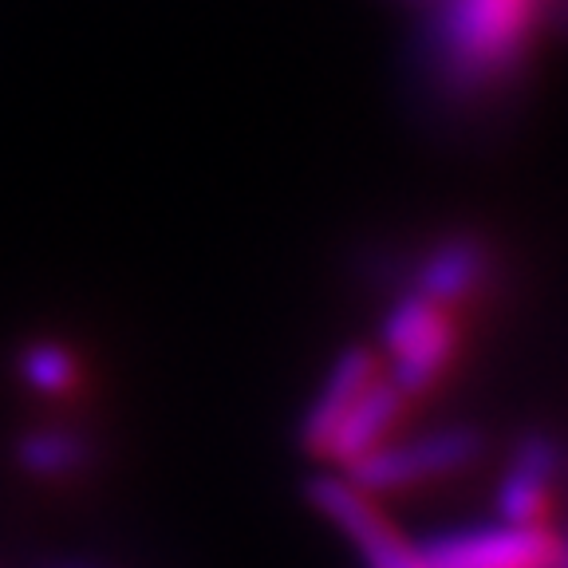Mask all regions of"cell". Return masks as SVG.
<instances>
[{
  "mask_svg": "<svg viewBox=\"0 0 568 568\" xmlns=\"http://www.w3.org/2000/svg\"><path fill=\"white\" fill-rule=\"evenodd\" d=\"M20 462H24V470L40 474V478H68V474L88 470L91 446L75 430L44 426V430H32L20 443Z\"/></svg>",
  "mask_w": 568,
  "mask_h": 568,
  "instance_id": "cell-10",
  "label": "cell"
},
{
  "mask_svg": "<svg viewBox=\"0 0 568 568\" xmlns=\"http://www.w3.org/2000/svg\"><path fill=\"white\" fill-rule=\"evenodd\" d=\"M415 399L383 367L379 347H352L328 367L301 418V446L328 470L359 458L407 430Z\"/></svg>",
  "mask_w": 568,
  "mask_h": 568,
  "instance_id": "cell-1",
  "label": "cell"
},
{
  "mask_svg": "<svg viewBox=\"0 0 568 568\" xmlns=\"http://www.w3.org/2000/svg\"><path fill=\"white\" fill-rule=\"evenodd\" d=\"M560 486H565V450L545 435L521 438L497 474L494 517L509 525H552Z\"/></svg>",
  "mask_w": 568,
  "mask_h": 568,
  "instance_id": "cell-7",
  "label": "cell"
},
{
  "mask_svg": "<svg viewBox=\"0 0 568 568\" xmlns=\"http://www.w3.org/2000/svg\"><path fill=\"white\" fill-rule=\"evenodd\" d=\"M541 36L537 0H446L435 24V63L454 95L501 91L529 68Z\"/></svg>",
  "mask_w": 568,
  "mask_h": 568,
  "instance_id": "cell-2",
  "label": "cell"
},
{
  "mask_svg": "<svg viewBox=\"0 0 568 568\" xmlns=\"http://www.w3.org/2000/svg\"><path fill=\"white\" fill-rule=\"evenodd\" d=\"M462 320L466 316L418 293H403L383 316V367L415 403L435 395L458 372L462 352H466V324Z\"/></svg>",
  "mask_w": 568,
  "mask_h": 568,
  "instance_id": "cell-3",
  "label": "cell"
},
{
  "mask_svg": "<svg viewBox=\"0 0 568 568\" xmlns=\"http://www.w3.org/2000/svg\"><path fill=\"white\" fill-rule=\"evenodd\" d=\"M481 435L470 426H438V430H399L367 458L347 466V478L375 497L418 494L458 478L481 458Z\"/></svg>",
  "mask_w": 568,
  "mask_h": 568,
  "instance_id": "cell-4",
  "label": "cell"
},
{
  "mask_svg": "<svg viewBox=\"0 0 568 568\" xmlns=\"http://www.w3.org/2000/svg\"><path fill=\"white\" fill-rule=\"evenodd\" d=\"M20 379H24L36 395L68 399L83 383V364L71 347L52 344V339H36V344H28L24 355H20Z\"/></svg>",
  "mask_w": 568,
  "mask_h": 568,
  "instance_id": "cell-9",
  "label": "cell"
},
{
  "mask_svg": "<svg viewBox=\"0 0 568 568\" xmlns=\"http://www.w3.org/2000/svg\"><path fill=\"white\" fill-rule=\"evenodd\" d=\"M537 4H545V0H537Z\"/></svg>",
  "mask_w": 568,
  "mask_h": 568,
  "instance_id": "cell-12",
  "label": "cell"
},
{
  "mask_svg": "<svg viewBox=\"0 0 568 568\" xmlns=\"http://www.w3.org/2000/svg\"><path fill=\"white\" fill-rule=\"evenodd\" d=\"M312 506L359 552L367 568H426L423 545L410 541V532L387 514L383 497L355 486L347 474H316Z\"/></svg>",
  "mask_w": 568,
  "mask_h": 568,
  "instance_id": "cell-5",
  "label": "cell"
},
{
  "mask_svg": "<svg viewBox=\"0 0 568 568\" xmlns=\"http://www.w3.org/2000/svg\"><path fill=\"white\" fill-rule=\"evenodd\" d=\"M494 248L481 237H470V233H454V237H443L435 248H426L423 257H418L407 293H418L426 301L466 316L494 288Z\"/></svg>",
  "mask_w": 568,
  "mask_h": 568,
  "instance_id": "cell-8",
  "label": "cell"
},
{
  "mask_svg": "<svg viewBox=\"0 0 568 568\" xmlns=\"http://www.w3.org/2000/svg\"><path fill=\"white\" fill-rule=\"evenodd\" d=\"M423 545L426 568H552L560 552L557 525L478 521L435 532Z\"/></svg>",
  "mask_w": 568,
  "mask_h": 568,
  "instance_id": "cell-6",
  "label": "cell"
},
{
  "mask_svg": "<svg viewBox=\"0 0 568 568\" xmlns=\"http://www.w3.org/2000/svg\"><path fill=\"white\" fill-rule=\"evenodd\" d=\"M552 568H568V532H560V552H557V565Z\"/></svg>",
  "mask_w": 568,
  "mask_h": 568,
  "instance_id": "cell-11",
  "label": "cell"
}]
</instances>
